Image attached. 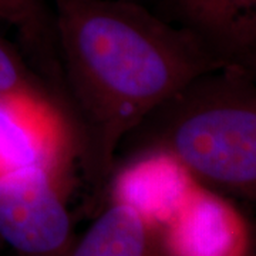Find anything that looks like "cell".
<instances>
[{
  "label": "cell",
  "instance_id": "cell-1",
  "mask_svg": "<svg viewBox=\"0 0 256 256\" xmlns=\"http://www.w3.org/2000/svg\"><path fill=\"white\" fill-rule=\"evenodd\" d=\"M80 161L108 181L117 151L151 114L224 63L181 24L134 0H50Z\"/></svg>",
  "mask_w": 256,
  "mask_h": 256
},
{
  "label": "cell",
  "instance_id": "cell-2",
  "mask_svg": "<svg viewBox=\"0 0 256 256\" xmlns=\"http://www.w3.org/2000/svg\"><path fill=\"white\" fill-rule=\"evenodd\" d=\"M128 140L168 150L210 191L256 202V80L238 64L195 78Z\"/></svg>",
  "mask_w": 256,
  "mask_h": 256
},
{
  "label": "cell",
  "instance_id": "cell-3",
  "mask_svg": "<svg viewBox=\"0 0 256 256\" xmlns=\"http://www.w3.org/2000/svg\"><path fill=\"white\" fill-rule=\"evenodd\" d=\"M67 178L43 166L0 174V239L16 256H63L73 242Z\"/></svg>",
  "mask_w": 256,
  "mask_h": 256
},
{
  "label": "cell",
  "instance_id": "cell-4",
  "mask_svg": "<svg viewBox=\"0 0 256 256\" xmlns=\"http://www.w3.org/2000/svg\"><path fill=\"white\" fill-rule=\"evenodd\" d=\"M80 158L72 117L47 90L0 96V174L23 166H43L68 178Z\"/></svg>",
  "mask_w": 256,
  "mask_h": 256
},
{
  "label": "cell",
  "instance_id": "cell-5",
  "mask_svg": "<svg viewBox=\"0 0 256 256\" xmlns=\"http://www.w3.org/2000/svg\"><path fill=\"white\" fill-rule=\"evenodd\" d=\"M108 182L111 201L132 206L158 228L201 185L172 152L156 146L132 148L122 162L116 164Z\"/></svg>",
  "mask_w": 256,
  "mask_h": 256
},
{
  "label": "cell",
  "instance_id": "cell-6",
  "mask_svg": "<svg viewBox=\"0 0 256 256\" xmlns=\"http://www.w3.org/2000/svg\"><path fill=\"white\" fill-rule=\"evenodd\" d=\"M228 198L200 185L182 206L160 228L170 256H240L248 224Z\"/></svg>",
  "mask_w": 256,
  "mask_h": 256
},
{
  "label": "cell",
  "instance_id": "cell-7",
  "mask_svg": "<svg viewBox=\"0 0 256 256\" xmlns=\"http://www.w3.org/2000/svg\"><path fill=\"white\" fill-rule=\"evenodd\" d=\"M176 23L198 37L220 63L256 48V0H168Z\"/></svg>",
  "mask_w": 256,
  "mask_h": 256
},
{
  "label": "cell",
  "instance_id": "cell-8",
  "mask_svg": "<svg viewBox=\"0 0 256 256\" xmlns=\"http://www.w3.org/2000/svg\"><path fill=\"white\" fill-rule=\"evenodd\" d=\"M63 256H170L160 228L122 202L111 201Z\"/></svg>",
  "mask_w": 256,
  "mask_h": 256
},
{
  "label": "cell",
  "instance_id": "cell-9",
  "mask_svg": "<svg viewBox=\"0 0 256 256\" xmlns=\"http://www.w3.org/2000/svg\"><path fill=\"white\" fill-rule=\"evenodd\" d=\"M0 22L16 30L28 63L57 100L67 106L50 0H0Z\"/></svg>",
  "mask_w": 256,
  "mask_h": 256
},
{
  "label": "cell",
  "instance_id": "cell-10",
  "mask_svg": "<svg viewBox=\"0 0 256 256\" xmlns=\"http://www.w3.org/2000/svg\"><path fill=\"white\" fill-rule=\"evenodd\" d=\"M23 90H47L52 92L23 52L14 48L12 43L0 36V96Z\"/></svg>",
  "mask_w": 256,
  "mask_h": 256
},
{
  "label": "cell",
  "instance_id": "cell-11",
  "mask_svg": "<svg viewBox=\"0 0 256 256\" xmlns=\"http://www.w3.org/2000/svg\"><path fill=\"white\" fill-rule=\"evenodd\" d=\"M240 256H256V220L248 224L246 246Z\"/></svg>",
  "mask_w": 256,
  "mask_h": 256
},
{
  "label": "cell",
  "instance_id": "cell-12",
  "mask_svg": "<svg viewBox=\"0 0 256 256\" xmlns=\"http://www.w3.org/2000/svg\"><path fill=\"white\" fill-rule=\"evenodd\" d=\"M232 64H238V66H240L244 70H246L248 73L250 74V76L256 80V48L254 52H250L249 54L245 56V57H242L239 62Z\"/></svg>",
  "mask_w": 256,
  "mask_h": 256
}]
</instances>
